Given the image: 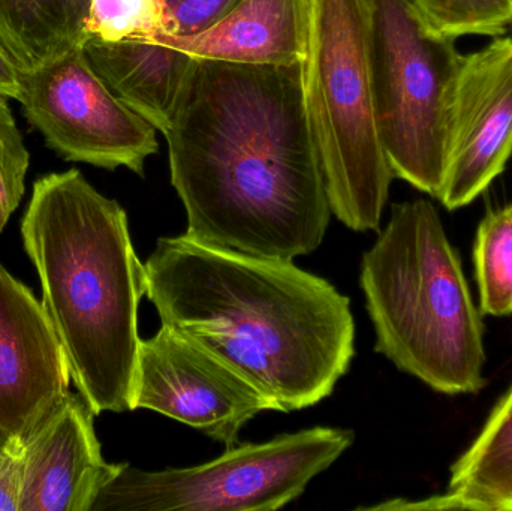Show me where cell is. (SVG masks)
Instances as JSON below:
<instances>
[{"label": "cell", "instance_id": "1", "mask_svg": "<svg viewBox=\"0 0 512 511\" xmlns=\"http://www.w3.org/2000/svg\"><path fill=\"white\" fill-rule=\"evenodd\" d=\"M164 135L189 239L282 260L321 246L333 212L300 63L197 59Z\"/></svg>", "mask_w": 512, "mask_h": 511}, {"label": "cell", "instance_id": "2", "mask_svg": "<svg viewBox=\"0 0 512 511\" xmlns=\"http://www.w3.org/2000/svg\"><path fill=\"white\" fill-rule=\"evenodd\" d=\"M164 326L239 369L291 413L324 401L355 356L351 300L292 260L162 237L144 263Z\"/></svg>", "mask_w": 512, "mask_h": 511}, {"label": "cell", "instance_id": "3", "mask_svg": "<svg viewBox=\"0 0 512 511\" xmlns=\"http://www.w3.org/2000/svg\"><path fill=\"white\" fill-rule=\"evenodd\" d=\"M21 237L78 393L96 416L132 411L146 278L125 209L78 170L45 174Z\"/></svg>", "mask_w": 512, "mask_h": 511}, {"label": "cell", "instance_id": "4", "mask_svg": "<svg viewBox=\"0 0 512 511\" xmlns=\"http://www.w3.org/2000/svg\"><path fill=\"white\" fill-rule=\"evenodd\" d=\"M360 285L375 350L444 395L483 389L484 324L459 254L429 200L391 207L361 260Z\"/></svg>", "mask_w": 512, "mask_h": 511}, {"label": "cell", "instance_id": "5", "mask_svg": "<svg viewBox=\"0 0 512 511\" xmlns=\"http://www.w3.org/2000/svg\"><path fill=\"white\" fill-rule=\"evenodd\" d=\"M301 87L331 212L379 231L394 174L379 140L369 0H306Z\"/></svg>", "mask_w": 512, "mask_h": 511}, {"label": "cell", "instance_id": "6", "mask_svg": "<svg viewBox=\"0 0 512 511\" xmlns=\"http://www.w3.org/2000/svg\"><path fill=\"white\" fill-rule=\"evenodd\" d=\"M379 140L394 177L438 198L463 54L412 0H369Z\"/></svg>", "mask_w": 512, "mask_h": 511}, {"label": "cell", "instance_id": "7", "mask_svg": "<svg viewBox=\"0 0 512 511\" xmlns=\"http://www.w3.org/2000/svg\"><path fill=\"white\" fill-rule=\"evenodd\" d=\"M351 429H304L265 443L227 447L191 468L143 471L120 464L92 511H276L354 444Z\"/></svg>", "mask_w": 512, "mask_h": 511}, {"label": "cell", "instance_id": "8", "mask_svg": "<svg viewBox=\"0 0 512 511\" xmlns=\"http://www.w3.org/2000/svg\"><path fill=\"white\" fill-rule=\"evenodd\" d=\"M18 102L65 161L125 167L143 177L146 159L158 152V129L114 95L83 45L44 68L23 71Z\"/></svg>", "mask_w": 512, "mask_h": 511}, {"label": "cell", "instance_id": "9", "mask_svg": "<svg viewBox=\"0 0 512 511\" xmlns=\"http://www.w3.org/2000/svg\"><path fill=\"white\" fill-rule=\"evenodd\" d=\"M150 410L236 446L258 414L276 411L273 401L245 374L171 327L138 350L132 410Z\"/></svg>", "mask_w": 512, "mask_h": 511}, {"label": "cell", "instance_id": "10", "mask_svg": "<svg viewBox=\"0 0 512 511\" xmlns=\"http://www.w3.org/2000/svg\"><path fill=\"white\" fill-rule=\"evenodd\" d=\"M512 155V39L463 56L451 111L447 170L438 200L448 210L477 200Z\"/></svg>", "mask_w": 512, "mask_h": 511}, {"label": "cell", "instance_id": "11", "mask_svg": "<svg viewBox=\"0 0 512 511\" xmlns=\"http://www.w3.org/2000/svg\"><path fill=\"white\" fill-rule=\"evenodd\" d=\"M71 381L41 300L0 264V434L21 443L62 404Z\"/></svg>", "mask_w": 512, "mask_h": 511}, {"label": "cell", "instance_id": "12", "mask_svg": "<svg viewBox=\"0 0 512 511\" xmlns=\"http://www.w3.org/2000/svg\"><path fill=\"white\" fill-rule=\"evenodd\" d=\"M96 414L78 393L36 426L18 447V511H92L120 464H108Z\"/></svg>", "mask_w": 512, "mask_h": 511}, {"label": "cell", "instance_id": "13", "mask_svg": "<svg viewBox=\"0 0 512 511\" xmlns=\"http://www.w3.org/2000/svg\"><path fill=\"white\" fill-rule=\"evenodd\" d=\"M306 0H239L210 29L191 36H156L195 59L248 65H295L303 59Z\"/></svg>", "mask_w": 512, "mask_h": 511}, {"label": "cell", "instance_id": "14", "mask_svg": "<svg viewBox=\"0 0 512 511\" xmlns=\"http://www.w3.org/2000/svg\"><path fill=\"white\" fill-rule=\"evenodd\" d=\"M83 47L114 95L164 134L197 59L155 41L87 39Z\"/></svg>", "mask_w": 512, "mask_h": 511}, {"label": "cell", "instance_id": "15", "mask_svg": "<svg viewBox=\"0 0 512 511\" xmlns=\"http://www.w3.org/2000/svg\"><path fill=\"white\" fill-rule=\"evenodd\" d=\"M90 0H0V45L36 71L83 45Z\"/></svg>", "mask_w": 512, "mask_h": 511}, {"label": "cell", "instance_id": "16", "mask_svg": "<svg viewBox=\"0 0 512 511\" xmlns=\"http://www.w3.org/2000/svg\"><path fill=\"white\" fill-rule=\"evenodd\" d=\"M447 495L454 510L512 511V387L451 467Z\"/></svg>", "mask_w": 512, "mask_h": 511}, {"label": "cell", "instance_id": "17", "mask_svg": "<svg viewBox=\"0 0 512 511\" xmlns=\"http://www.w3.org/2000/svg\"><path fill=\"white\" fill-rule=\"evenodd\" d=\"M481 312L512 314V203L490 210L478 227L474 248Z\"/></svg>", "mask_w": 512, "mask_h": 511}, {"label": "cell", "instance_id": "18", "mask_svg": "<svg viewBox=\"0 0 512 511\" xmlns=\"http://www.w3.org/2000/svg\"><path fill=\"white\" fill-rule=\"evenodd\" d=\"M174 33L170 0H90L84 41H152Z\"/></svg>", "mask_w": 512, "mask_h": 511}, {"label": "cell", "instance_id": "19", "mask_svg": "<svg viewBox=\"0 0 512 511\" xmlns=\"http://www.w3.org/2000/svg\"><path fill=\"white\" fill-rule=\"evenodd\" d=\"M427 23L450 36H502L512 26V0H412Z\"/></svg>", "mask_w": 512, "mask_h": 511}, {"label": "cell", "instance_id": "20", "mask_svg": "<svg viewBox=\"0 0 512 511\" xmlns=\"http://www.w3.org/2000/svg\"><path fill=\"white\" fill-rule=\"evenodd\" d=\"M29 164V150L9 107V98L0 95V231L23 200Z\"/></svg>", "mask_w": 512, "mask_h": 511}, {"label": "cell", "instance_id": "21", "mask_svg": "<svg viewBox=\"0 0 512 511\" xmlns=\"http://www.w3.org/2000/svg\"><path fill=\"white\" fill-rule=\"evenodd\" d=\"M239 0H170V11L176 33L170 36H191L210 29L224 18Z\"/></svg>", "mask_w": 512, "mask_h": 511}, {"label": "cell", "instance_id": "22", "mask_svg": "<svg viewBox=\"0 0 512 511\" xmlns=\"http://www.w3.org/2000/svg\"><path fill=\"white\" fill-rule=\"evenodd\" d=\"M18 447L0 434V511H18Z\"/></svg>", "mask_w": 512, "mask_h": 511}, {"label": "cell", "instance_id": "23", "mask_svg": "<svg viewBox=\"0 0 512 511\" xmlns=\"http://www.w3.org/2000/svg\"><path fill=\"white\" fill-rule=\"evenodd\" d=\"M23 71L18 68L8 51L0 45V95L18 101L21 93Z\"/></svg>", "mask_w": 512, "mask_h": 511}]
</instances>
